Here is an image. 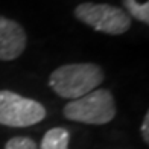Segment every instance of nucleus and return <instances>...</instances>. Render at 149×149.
<instances>
[{
  "mask_svg": "<svg viewBox=\"0 0 149 149\" xmlns=\"http://www.w3.org/2000/svg\"><path fill=\"white\" fill-rule=\"evenodd\" d=\"M105 73L94 63H72L59 65L49 74V87L63 99H78L96 90L104 82Z\"/></svg>",
  "mask_w": 149,
  "mask_h": 149,
  "instance_id": "1",
  "label": "nucleus"
},
{
  "mask_svg": "<svg viewBox=\"0 0 149 149\" xmlns=\"http://www.w3.org/2000/svg\"><path fill=\"white\" fill-rule=\"evenodd\" d=\"M63 114L67 120L85 125H107L116 117L117 105L113 93L107 88H96L85 96L65 104Z\"/></svg>",
  "mask_w": 149,
  "mask_h": 149,
  "instance_id": "2",
  "label": "nucleus"
},
{
  "mask_svg": "<svg viewBox=\"0 0 149 149\" xmlns=\"http://www.w3.org/2000/svg\"><path fill=\"white\" fill-rule=\"evenodd\" d=\"M73 14L76 20L107 35H122L131 28V17L126 11L108 3L84 2L74 8Z\"/></svg>",
  "mask_w": 149,
  "mask_h": 149,
  "instance_id": "3",
  "label": "nucleus"
},
{
  "mask_svg": "<svg viewBox=\"0 0 149 149\" xmlns=\"http://www.w3.org/2000/svg\"><path fill=\"white\" fill-rule=\"evenodd\" d=\"M47 111L38 100L11 90H0V125L28 128L43 122Z\"/></svg>",
  "mask_w": 149,
  "mask_h": 149,
  "instance_id": "4",
  "label": "nucleus"
},
{
  "mask_svg": "<svg viewBox=\"0 0 149 149\" xmlns=\"http://www.w3.org/2000/svg\"><path fill=\"white\" fill-rule=\"evenodd\" d=\"M28 44L23 26L12 18L0 15V61H14L22 56Z\"/></svg>",
  "mask_w": 149,
  "mask_h": 149,
  "instance_id": "5",
  "label": "nucleus"
},
{
  "mask_svg": "<svg viewBox=\"0 0 149 149\" xmlns=\"http://www.w3.org/2000/svg\"><path fill=\"white\" fill-rule=\"evenodd\" d=\"M70 143V132L63 126L50 128L43 135L40 149H69Z\"/></svg>",
  "mask_w": 149,
  "mask_h": 149,
  "instance_id": "6",
  "label": "nucleus"
},
{
  "mask_svg": "<svg viewBox=\"0 0 149 149\" xmlns=\"http://www.w3.org/2000/svg\"><path fill=\"white\" fill-rule=\"evenodd\" d=\"M123 8L126 14L139 20V22L149 24V2L146 0L145 3H137V0H122Z\"/></svg>",
  "mask_w": 149,
  "mask_h": 149,
  "instance_id": "7",
  "label": "nucleus"
},
{
  "mask_svg": "<svg viewBox=\"0 0 149 149\" xmlns=\"http://www.w3.org/2000/svg\"><path fill=\"white\" fill-rule=\"evenodd\" d=\"M5 149H38V145L31 137L26 135H17L6 141Z\"/></svg>",
  "mask_w": 149,
  "mask_h": 149,
  "instance_id": "8",
  "label": "nucleus"
},
{
  "mask_svg": "<svg viewBox=\"0 0 149 149\" xmlns=\"http://www.w3.org/2000/svg\"><path fill=\"white\" fill-rule=\"evenodd\" d=\"M140 132H141V139H143L145 143H149V113H145V119H143V123H141L140 128Z\"/></svg>",
  "mask_w": 149,
  "mask_h": 149,
  "instance_id": "9",
  "label": "nucleus"
}]
</instances>
